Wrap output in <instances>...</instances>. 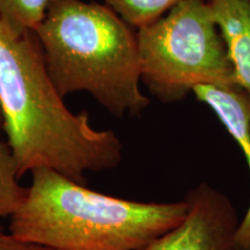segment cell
Returning a JSON list of instances; mask_svg holds the SVG:
<instances>
[{
  "instance_id": "1",
  "label": "cell",
  "mask_w": 250,
  "mask_h": 250,
  "mask_svg": "<svg viewBox=\"0 0 250 250\" xmlns=\"http://www.w3.org/2000/svg\"><path fill=\"white\" fill-rule=\"evenodd\" d=\"M0 109L19 177L50 168L78 183L86 173L120 166L123 146L111 130H98L88 112H72L49 76L34 31L0 18Z\"/></svg>"
},
{
  "instance_id": "2",
  "label": "cell",
  "mask_w": 250,
  "mask_h": 250,
  "mask_svg": "<svg viewBox=\"0 0 250 250\" xmlns=\"http://www.w3.org/2000/svg\"><path fill=\"white\" fill-rule=\"evenodd\" d=\"M9 233L51 250H140L186 217V199L137 202L96 192L50 168L31 171Z\"/></svg>"
},
{
  "instance_id": "3",
  "label": "cell",
  "mask_w": 250,
  "mask_h": 250,
  "mask_svg": "<svg viewBox=\"0 0 250 250\" xmlns=\"http://www.w3.org/2000/svg\"><path fill=\"white\" fill-rule=\"evenodd\" d=\"M34 33L62 98L86 92L116 117L148 107L139 87L137 34L109 6L54 0Z\"/></svg>"
},
{
  "instance_id": "4",
  "label": "cell",
  "mask_w": 250,
  "mask_h": 250,
  "mask_svg": "<svg viewBox=\"0 0 250 250\" xmlns=\"http://www.w3.org/2000/svg\"><path fill=\"white\" fill-rule=\"evenodd\" d=\"M136 34L142 80L161 102L181 101L198 85H237L208 0H183Z\"/></svg>"
},
{
  "instance_id": "5",
  "label": "cell",
  "mask_w": 250,
  "mask_h": 250,
  "mask_svg": "<svg viewBox=\"0 0 250 250\" xmlns=\"http://www.w3.org/2000/svg\"><path fill=\"white\" fill-rule=\"evenodd\" d=\"M184 199L186 217L140 250H235L239 215L224 192L202 182Z\"/></svg>"
},
{
  "instance_id": "6",
  "label": "cell",
  "mask_w": 250,
  "mask_h": 250,
  "mask_svg": "<svg viewBox=\"0 0 250 250\" xmlns=\"http://www.w3.org/2000/svg\"><path fill=\"white\" fill-rule=\"evenodd\" d=\"M192 93L217 115L241 148L250 170V103L245 92L237 85H198ZM235 250H250V202L237 227Z\"/></svg>"
},
{
  "instance_id": "7",
  "label": "cell",
  "mask_w": 250,
  "mask_h": 250,
  "mask_svg": "<svg viewBox=\"0 0 250 250\" xmlns=\"http://www.w3.org/2000/svg\"><path fill=\"white\" fill-rule=\"evenodd\" d=\"M226 42L236 83L250 103V0H208Z\"/></svg>"
},
{
  "instance_id": "8",
  "label": "cell",
  "mask_w": 250,
  "mask_h": 250,
  "mask_svg": "<svg viewBox=\"0 0 250 250\" xmlns=\"http://www.w3.org/2000/svg\"><path fill=\"white\" fill-rule=\"evenodd\" d=\"M19 170L7 140L0 138V219L11 218L27 197L28 188L19 183Z\"/></svg>"
},
{
  "instance_id": "9",
  "label": "cell",
  "mask_w": 250,
  "mask_h": 250,
  "mask_svg": "<svg viewBox=\"0 0 250 250\" xmlns=\"http://www.w3.org/2000/svg\"><path fill=\"white\" fill-rule=\"evenodd\" d=\"M126 23L138 29L158 20L183 0H103Z\"/></svg>"
},
{
  "instance_id": "10",
  "label": "cell",
  "mask_w": 250,
  "mask_h": 250,
  "mask_svg": "<svg viewBox=\"0 0 250 250\" xmlns=\"http://www.w3.org/2000/svg\"><path fill=\"white\" fill-rule=\"evenodd\" d=\"M54 0H0V18L20 31H35Z\"/></svg>"
},
{
  "instance_id": "11",
  "label": "cell",
  "mask_w": 250,
  "mask_h": 250,
  "mask_svg": "<svg viewBox=\"0 0 250 250\" xmlns=\"http://www.w3.org/2000/svg\"><path fill=\"white\" fill-rule=\"evenodd\" d=\"M0 250H51L45 247L21 241L0 226Z\"/></svg>"
},
{
  "instance_id": "12",
  "label": "cell",
  "mask_w": 250,
  "mask_h": 250,
  "mask_svg": "<svg viewBox=\"0 0 250 250\" xmlns=\"http://www.w3.org/2000/svg\"><path fill=\"white\" fill-rule=\"evenodd\" d=\"M0 127H2V114H1V109H0Z\"/></svg>"
}]
</instances>
